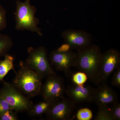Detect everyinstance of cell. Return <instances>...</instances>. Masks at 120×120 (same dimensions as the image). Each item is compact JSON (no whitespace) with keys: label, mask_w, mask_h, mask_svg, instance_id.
Wrapping results in <instances>:
<instances>
[{"label":"cell","mask_w":120,"mask_h":120,"mask_svg":"<svg viewBox=\"0 0 120 120\" xmlns=\"http://www.w3.org/2000/svg\"><path fill=\"white\" fill-rule=\"evenodd\" d=\"M102 53L100 48L95 45L78 49L75 67L87 75L96 85L101 83L99 71Z\"/></svg>","instance_id":"obj_1"},{"label":"cell","mask_w":120,"mask_h":120,"mask_svg":"<svg viewBox=\"0 0 120 120\" xmlns=\"http://www.w3.org/2000/svg\"><path fill=\"white\" fill-rule=\"evenodd\" d=\"M12 84L25 95L34 97L40 94L42 79L25 62L20 61Z\"/></svg>","instance_id":"obj_2"},{"label":"cell","mask_w":120,"mask_h":120,"mask_svg":"<svg viewBox=\"0 0 120 120\" xmlns=\"http://www.w3.org/2000/svg\"><path fill=\"white\" fill-rule=\"evenodd\" d=\"M16 10L15 13V28L18 30H28L43 36L41 28L38 26L39 19L35 16L37 9L30 4V0L22 2L16 1Z\"/></svg>","instance_id":"obj_3"},{"label":"cell","mask_w":120,"mask_h":120,"mask_svg":"<svg viewBox=\"0 0 120 120\" xmlns=\"http://www.w3.org/2000/svg\"><path fill=\"white\" fill-rule=\"evenodd\" d=\"M27 52L28 56L25 64L37 72L42 79L56 73L50 64L47 50L44 46L28 47Z\"/></svg>","instance_id":"obj_4"},{"label":"cell","mask_w":120,"mask_h":120,"mask_svg":"<svg viewBox=\"0 0 120 120\" xmlns=\"http://www.w3.org/2000/svg\"><path fill=\"white\" fill-rule=\"evenodd\" d=\"M4 82V86L0 90V94L7 101L12 110L16 112H27L33 105V102L12 84Z\"/></svg>","instance_id":"obj_5"},{"label":"cell","mask_w":120,"mask_h":120,"mask_svg":"<svg viewBox=\"0 0 120 120\" xmlns=\"http://www.w3.org/2000/svg\"><path fill=\"white\" fill-rule=\"evenodd\" d=\"M65 92L64 79L55 73L46 77L40 94L44 100L56 101L64 98Z\"/></svg>","instance_id":"obj_6"},{"label":"cell","mask_w":120,"mask_h":120,"mask_svg":"<svg viewBox=\"0 0 120 120\" xmlns=\"http://www.w3.org/2000/svg\"><path fill=\"white\" fill-rule=\"evenodd\" d=\"M120 65V54L113 49L106 50L102 54L99 76L101 83H105L110 75Z\"/></svg>","instance_id":"obj_7"},{"label":"cell","mask_w":120,"mask_h":120,"mask_svg":"<svg viewBox=\"0 0 120 120\" xmlns=\"http://www.w3.org/2000/svg\"><path fill=\"white\" fill-rule=\"evenodd\" d=\"M76 58L77 53L71 51L61 52L55 50L50 53L49 60L56 70L64 72L68 76L72 74L71 69L75 67Z\"/></svg>","instance_id":"obj_8"},{"label":"cell","mask_w":120,"mask_h":120,"mask_svg":"<svg viewBox=\"0 0 120 120\" xmlns=\"http://www.w3.org/2000/svg\"><path fill=\"white\" fill-rule=\"evenodd\" d=\"M75 105V103L71 99L64 98L55 102L46 114L50 120H71Z\"/></svg>","instance_id":"obj_9"},{"label":"cell","mask_w":120,"mask_h":120,"mask_svg":"<svg viewBox=\"0 0 120 120\" xmlns=\"http://www.w3.org/2000/svg\"><path fill=\"white\" fill-rule=\"evenodd\" d=\"M65 92L69 98L75 103L94 101V89L88 85H70Z\"/></svg>","instance_id":"obj_10"},{"label":"cell","mask_w":120,"mask_h":120,"mask_svg":"<svg viewBox=\"0 0 120 120\" xmlns=\"http://www.w3.org/2000/svg\"><path fill=\"white\" fill-rule=\"evenodd\" d=\"M61 36L65 43L70 45L72 49H78L90 45L91 37L87 32L82 30H65L61 33Z\"/></svg>","instance_id":"obj_11"},{"label":"cell","mask_w":120,"mask_h":120,"mask_svg":"<svg viewBox=\"0 0 120 120\" xmlns=\"http://www.w3.org/2000/svg\"><path fill=\"white\" fill-rule=\"evenodd\" d=\"M94 89V101L98 106H108L118 101V97L116 92L105 83L98 85Z\"/></svg>","instance_id":"obj_12"},{"label":"cell","mask_w":120,"mask_h":120,"mask_svg":"<svg viewBox=\"0 0 120 120\" xmlns=\"http://www.w3.org/2000/svg\"><path fill=\"white\" fill-rule=\"evenodd\" d=\"M56 101L44 100L32 105L27 111L28 115L32 116H39L47 113L53 103Z\"/></svg>","instance_id":"obj_13"},{"label":"cell","mask_w":120,"mask_h":120,"mask_svg":"<svg viewBox=\"0 0 120 120\" xmlns=\"http://www.w3.org/2000/svg\"><path fill=\"white\" fill-rule=\"evenodd\" d=\"M4 59L0 60V82L3 81L5 76L9 71L13 70L16 72L14 67V57L11 55L7 54L4 56Z\"/></svg>","instance_id":"obj_14"},{"label":"cell","mask_w":120,"mask_h":120,"mask_svg":"<svg viewBox=\"0 0 120 120\" xmlns=\"http://www.w3.org/2000/svg\"><path fill=\"white\" fill-rule=\"evenodd\" d=\"M13 45V41L11 37L0 33V58L7 54Z\"/></svg>","instance_id":"obj_15"},{"label":"cell","mask_w":120,"mask_h":120,"mask_svg":"<svg viewBox=\"0 0 120 120\" xmlns=\"http://www.w3.org/2000/svg\"><path fill=\"white\" fill-rule=\"evenodd\" d=\"M95 120H114L109 107L108 106H98Z\"/></svg>","instance_id":"obj_16"},{"label":"cell","mask_w":120,"mask_h":120,"mask_svg":"<svg viewBox=\"0 0 120 120\" xmlns=\"http://www.w3.org/2000/svg\"><path fill=\"white\" fill-rule=\"evenodd\" d=\"M88 77L87 75L83 72L80 71L71 75V80L74 84L83 85L86 82Z\"/></svg>","instance_id":"obj_17"},{"label":"cell","mask_w":120,"mask_h":120,"mask_svg":"<svg viewBox=\"0 0 120 120\" xmlns=\"http://www.w3.org/2000/svg\"><path fill=\"white\" fill-rule=\"evenodd\" d=\"M93 117L92 111L88 108L80 109L78 110L76 116L78 120H90Z\"/></svg>","instance_id":"obj_18"},{"label":"cell","mask_w":120,"mask_h":120,"mask_svg":"<svg viewBox=\"0 0 120 120\" xmlns=\"http://www.w3.org/2000/svg\"><path fill=\"white\" fill-rule=\"evenodd\" d=\"M7 15L6 10L0 4V32L7 27Z\"/></svg>","instance_id":"obj_19"},{"label":"cell","mask_w":120,"mask_h":120,"mask_svg":"<svg viewBox=\"0 0 120 120\" xmlns=\"http://www.w3.org/2000/svg\"><path fill=\"white\" fill-rule=\"evenodd\" d=\"M111 107H109L113 116L114 120H120V104L118 101L112 104Z\"/></svg>","instance_id":"obj_20"},{"label":"cell","mask_w":120,"mask_h":120,"mask_svg":"<svg viewBox=\"0 0 120 120\" xmlns=\"http://www.w3.org/2000/svg\"><path fill=\"white\" fill-rule=\"evenodd\" d=\"M16 112L10 110L0 116V120H18Z\"/></svg>","instance_id":"obj_21"},{"label":"cell","mask_w":120,"mask_h":120,"mask_svg":"<svg viewBox=\"0 0 120 120\" xmlns=\"http://www.w3.org/2000/svg\"><path fill=\"white\" fill-rule=\"evenodd\" d=\"M10 110H11L10 105L3 96L0 94V116Z\"/></svg>","instance_id":"obj_22"},{"label":"cell","mask_w":120,"mask_h":120,"mask_svg":"<svg viewBox=\"0 0 120 120\" xmlns=\"http://www.w3.org/2000/svg\"><path fill=\"white\" fill-rule=\"evenodd\" d=\"M116 72L112 78V85L116 87H120V66L116 69Z\"/></svg>","instance_id":"obj_23"},{"label":"cell","mask_w":120,"mask_h":120,"mask_svg":"<svg viewBox=\"0 0 120 120\" xmlns=\"http://www.w3.org/2000/svg\"><path fill=\"white\" fill-rule=\"evenodd\" d=\"M71 46L68 43H65L62 44L57 49H56L58 52H67L71 51L72 49Z\"/></svg>","instance_id":"obj_24"}]
</instances>
